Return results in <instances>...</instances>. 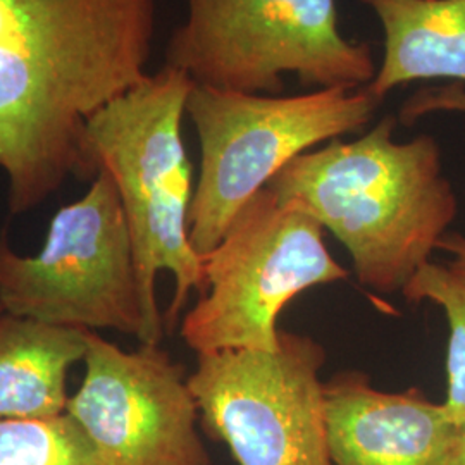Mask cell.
Segmentation results:
<instances>
[{"label": "cell", "instance_id": "7c38bea8", "mask_svg": "<svg viewBox=\"0 0 465 465\" xmlns=\"http://www.w3.org/2000/svg\"><path fill=\"white\" fill-rule=\"evenodd\" d=\"M88 334L0 312V420L64 416L67 378L84 361Z\"/></svg>", "mask_w": 465, "mask_h": 465}, {"label": "cell", "instance_id": "5b68a950", "mask_svg": "<svg viewBox=\"0 0 465 465\" xmlns=\"http://www.w3.org/2000/svg\"><path fill=\"white\" fill-rule=\"evenodd\" d=\"M164 64L200 86L282 95L284 76L319 88H366L371 45L340 32L336 0H186Z\"/></svg>", "mask_w": 465, "mask_h": 465}, {"label": "cell", "instance_id": "8992f818", "mask_svg": "<svg viewBox=\"0 0 465 465\" xmlns=\"http://www.w3.org/2000/svg\"><path fill=\"white\" fill-rule=\"evenodd\" d=\"M324 232L299 203L261 190L202 255L203 292L180 322L184 345L195 353L278 349V319L292 300L350 278Z\"/></svg>", "mask_w": 465, "mask_h": 465}, {"label": "cell", "instance_id": "8fae6325", "mask_svg": "<svg viewBox=\"0 0 465 465\" xmlns=\"http://www.w3.org/2000/svg\"><path fill=\"white\" fill-rule=\"evenodd\" d=\"M381 25L384 50L366 88L382 102L412 82L465 84V0H359ZM436 111L465 113V92L453 86L422 90L407 100L400 121L411 126Z\"/></svg>", "mask_w": 465, "mask_h": 465}, {"label": "cell", "instance_id": "9c48e42d", "mask_svg": "<svg viewBox=\"0 0 465 465\" xmlns=\"http://www.w3.org/2000/svg\"><path fill=\"white\" fill-rule=\"evenodd\" d=\"M84 364L66 414L99 465H213L186 367L161 343L123 350L90 331Z\"/></svg>", "mask_w": 465, "mask_h": 465}, {"label": "cell", "instance_id": "277c9868", "mask_svg": "<svg viewBox=\"0 0 465 465\" xmlns=\"http://www.w3.org/2000/svg\"><path fill=\"white\" fill-rule=\"evenodd\" d=\"M381 102L367 88H319L300 95H249L195 84L188 102L200 145L190 205V242L200 257L232 219L295 157L362 132Z\"/></svg>", "mask_w": 465, "mask_h": 465}, {"label": "cell", "instance_id": "9a60e30c", "mask_svg": "<svg viewBox=\"0 0 465 465\" xmlns=\"http://www.w3.org/2000/svg\"><path fill=\"white\" fill-rule=\"evenodd\" d=\"M438 250L450 255L447 266L465 280V236L462 232H447L438 243Z\"/></svg>", "mask_w": 465, "mask_h": 465}, {"label": "cell", "instance_id": "4fadbf2b", "mask_svg": "<svg viewBox=\"0 0 465 465\" xmlns=\"http://www.w3.org/2000/svg\"><path fill=\"white\" fill-rule=\"evenodd\" d=\"M411 303L431 302L449 322L447 399L443 403L451 422L465 420V280L449 266L430 262L401 292Z\"/></svg>", "mask_w": 465, "mask_h": 465}, {"label": "cell", "instance_id": "e0dca14e", "mask_svg": "<svg viewBox=\"0 0 465 465\" xmlns=\"http://www.w3.org/2000/svg\"><path fill=\"white\" fill-rule=\"evenodd\" d=\"M0 312H4V311H2V307H0Z\"/></svg>", "mask_w": 465, "mask_h": 465}, {"label": "cell", "instance_id": "2e32d148", "mask_svg": "<svg viewBox=\"0 0 465 465\" xmlns=\"http://www.w3.org/2000/svg\"><path fill=\"white\" fill-rule=\"evenodd\" d=\"M447 465H465V420L455 424Z\"/></svg>", "mask_w": 465, "mask_h": 465}, {"label": "cell", "instance_id": "5bb4252c", "mask_svg": "<svg viewBox=\"0 0 465 465\" xmlns=\"http://www.w3.org/2000/svg\"><path fill=\"white\" fill-rule=\"evenodd\" d=\"M0 465H99L71 417L0 420Z\"/></svg>", "mask_w": 465, "mask_h": 465}, {"label": "cell", "instance_id": "6da1fadb", "mask_svg": "<svg viewBox=\"0 0 465 465\" xmlns=\"http://www.w3.org/2000/svg\"><path fill=\"white\" fill-rule=\"evenodd\" d=\"M155 0H0V171L13 214L84 178V124L149 78Z\"/></svg>", "mask_w": 465, "mask_h": 465}, {"label": "cell", "instance_id": "52a82bcc", "mask_svg": "<svg viewBox=\"0 0 465 465\" xmlns=\"http://www.w3.org/2000/svg\"><path fill=\"white\" fill-rule=\"evenodd\" d=\"M0 307L54 326L111 330L149 343L132 234L105 173L52 217L38 253L21 255L0 236Z\"/></svg>", "mask_w": 465, "mask_h": 465}, {"label": "cell", "instance_id": "3957f363", "mask_svg": "<svg viewBox=\"0 0 465 465\" xmlns=\"http://www.w3.org/2000/svg\"><path fill=\"white\" fill-rule=\"evenodd\" d=\"M193 86L183 71L164 64L84 124V178L105 173L128 221L147 345H159L192 292H203L202 257L188 230L195 186L183 142Z\"/></svg>", "mask_w": 465, "mask_h": 465}, {"label": "cell", "instance_id": "7a4b0ae2", "mask_svg": "<svg viewBox=\"0 0 465 465\" xmlns=\"http://www.w3.org/2000/svg\"><path fill=\"white\" fill-rule=\"evenodd\" d=\"M395 116H384L351 142L309 150L266 186L332 232L359 282L384 295L403 292L431 262L459 213L438 142H395Z\"/></svg>", "mask_w": 465, "mask_h": 465}, {"label": "cell", "instance_id": "ba28073f", "mask_svg": "<svg viewBox=\"0 0 465 465\" xmlns=\"http://www.w3.org/2000/svg\"><path fill=\"white\" fill-rule=\"evenodd\" d=\"M324 364L316 338L286 330L272 351L197 353L188 386L200 428L238 465H330Z\"/></svg>", "mask_w": 465, "mask_h": 465}, {"label": "cell", "instance_id": "30bf717a", "mask_svg": "<svg viewBox=\"0 0 465 465\" xmlns=\"http://www.w3.org/2000/svg\"><path fill=\"white\" fill-rule=\"evenodd\" d=\"M324 400L330 465H447L455 422L420 388L381 391L349 369L324 381Z\"/></svg>", "mask_w": 465, "mask_h": 465}]
</instances>
